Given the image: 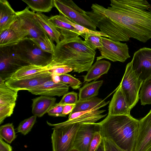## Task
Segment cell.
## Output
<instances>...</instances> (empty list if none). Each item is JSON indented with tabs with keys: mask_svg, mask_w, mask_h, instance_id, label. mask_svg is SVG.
<instances>
[{
	"mask_svg": "<svg viewBox=\"0 0 151 151\" xmlns=\"http://www.w3.org/2000/svg\"><path fill=\"white\" fill-rule=\"evenodd\" d=\"M28 65L16 54L13 46L0 47V77L6 81L18 69Z\"/></svg>",
	"mask_w": 151,
	"mask_h": 151,
	"instance_id": "9",
	"label": "cell"
},
{
	"mask_svg": "<svg viewBox=\"0 0 151 151\" xmlns=\"http://www.w3.org/2000/svg\"><path fill=\"white\" fill-rule=\"evenodd\" d=\"M139 98L142 105L151 104V76L143 82Z\"/></svg>",
	"mask_w": 151,
	"mask_h": 151,
	"instance_id": "30",
	"label": "cell"
},
{
	"mask_svg": "<svg viewBox=\"0 0 151 151\" xmlns=\"http://www.w3.org/2000/svg\"><path fill=\"white\" fill-rule=\"evenodd\" d=\"M106 9L93 4L88 15L95 25L114 41L130 38L145 43L151 38V11L131 6L124 0H111Z\"/></svg>",
	"mask_w": 151,
	"mask_h": 151,
	"instance_id": "1",
	"label": "cell"
},
{
	"mask_svg": "<svg viewBox=\"0 0 151 151\" xmlns=\"http://www.w3.org/2000/svg\"><path fill=\"white\" fill-rule=\"evenodd\" d=\"M76 104H65L63 109V113L65 115L70 114L73 110Z\"/></svg>",
	"mask_w": 151,
	"mask_h": 151,
	"instance_id": "42",
	"label": "cell"
},
{
	"mask_svg": "<svg viewBox=\"0 0 151 151\" xmlns=\"http://www.w3.org/2000/svg\"><path fill=\"white\" fill-rule=\"evenodd\" d=\"M143 82L133 70L131 62L129 63L126 66L119 84L126 101L132 109L139 101V91Z\"/></svg>",
	"mask_w": 151,
	"mask_h": 151,
	"instance_id": "7",
	"label": "cell"
},
{
	"mask_svg": "<svg viewBox=\"0 0 151 151\" xmlns=\"http://www.w3.org/2000/svg\"><path fill=\"white\" fill-rule=\"evenodd\" d=\"M103 46L99 50L101 55L96 60L106 59L113 62H124L130 57L127 44L102 37Z\"/></svg>",
	"mask_w": 151,
	"mask_h": 151,
	"instance_id": "8",
	"label": "cell"
},
{
	"mask_svg": "<svg viewBox=\"0 0 151 151\" xmlns=\"http://www.w3.org/2000/svg\"><path fill=\"white\" fill-rule=\"evenodd\" d=\"M18 18L28 33L27 37L42 39L48 36L37 21L35 12L30 11L28 7L24 10L16 12Z\"/></svg>",
	"mask_w": 151,
	"mask_h": 151,
	"instance_id": "13",
	"label": "cell"
},
{
	"mask_svg": "<svg viewBox=\"0 0 151 151\" xmlns=\"http://www.w3.org/2000/svg\"><path fill=\"white\" fill-rule=\"evenodd\" d=\"M96 54L79 36L63 38L56 44L53 60L71 67L74 72L88 71Z\"/></svg>",
	"mask_w": 151,
	"mask_h": 151,
	"instance_id": "2",
	"label": "cell"
},
{
	"mask_svg": "<svg viewBox=\"0 0 151 151\" xmlns=\"http://www.w3.org/2000/svg\"><path fill=\"white\" fill-rule=\"evenodd\" d=\"M60 33L63 38H72L83 34L77 30L69 22L68 19L65 16L59 14L52 16L49 19Z\"/></svg>",
	"mask_w": 151,
	"mask_h": 151,
	"instance_id": "18",
	"label": "cell"
},
{
	"mask_svg": "<svg viewBox=\"0 0 151 151\" xmlns=\"http://www.w3.org/2000/svg\"><path fill=\"white\" fill-rule=\"evenodd\" d=\"M103 83V80L93 81L85 84L79 88L78 101H82L96 97Z\"/></svg>",
	"mask_w": 151,
	"mask_h": 151,
	"instance_id": "26",
	"label": "cell"
},
{
	"mask_svg": "<svg viewBox=\"0 0 151 151\" xmlns=\"http://www.w3.org/2000/svg\"><path fill=\"white\" fill-rule=\"evenodd\" d=\"M0 151H12V147L0 137Z\"/></svg>",
	"mask_w": 151,
	"mask_h": 151,
	"instance_id": "41",
	"label": "cell"
},
{
	"mask_svg": "<svg viewBox=\"0 0 151 151\" xmlns=\"http://www.w3.org/2000/svg\"><path fill=\"white\" fill-rule=\"evenodd\" d=\"M103 137L105 151H124L116 146L110 139Z\"/></svg>",
	"mask_w": 151,
	"mask_h": 151,
	"instance_id": "40",
	"label": "cell"
},
{
	"mask_svg": "<svg viewBox=\"0 0 151 151\" xmlns=\"http://www.w3.org/2000/svg\"><path fill=\"white\" fill-rule=\"evenodd\" d=\"M139 121L131 115L108 114L99 123L103 137L110 139L124 151H133L137 134Z\"/></svg>",
	"mask_w": 151,
	"mask_h": 151,
	"instance_id": "3",
	"label": "cell"
},
{
	"mask_svg": "<svg viewBox=\"0 0 151 151\" xmlns=\"http://www.w3.org/2000/svg\"><path fill=\"white\" fill-rule=\"evenodd\" d=\"M70 151H80L76 149L75 148H73L72 149H71Z\"/></svg>",
	"mask_w": 151,
	"mask_h": 151,
	"instance_id": "44",
	"label": "cell"
},
{
	"mask_svg": "<svg viewBox=\"0 0 151 151\" xmlns=\"http://www.w3.org/2000/svg\"><path fill=\"white\" fill-rule=\"evenodd\" d=\"M102 138V136L100 132L95 133L90 143L89 151H95L101 142Z\"/></svg>",
	"mask_w": 151,
	"mask_h": 151,
	"instance_id": "39",
	"label": "cell"
},
{
	"mask_svg": "<svg viewBox=\"0 0 151 151\" xmlns=\"http://www.w3.org/2000/svg\"><path fill=\"white\" fill-rule=\"evenodd\" d=\"M31 39L42 51L53 55L55 53L56 45L49 36L42 39Z\"/></svg>",
	"mask_w": 151,
	"mask_h": 151,
	"instance_id": "32",
	"label": "cell"
},
{
	"mask_svg": "<svg viewBox=\"0 0 151 151\" xmlns=\"http://www.w3.org/2000/svg\"><path fill=\"white\" fill-rule=\"evenodd\" d=\"M109 102V101L106 102L104 100L97 97L84 101L78 100L75 108L70 114L78 112L88 111L95 108L100 109L106 106Z\"/></svg>",
	"mask_w": 151,
	"mask_h": 151,
	"instance_id": "25",
	"label": "cell"
},
{
	"mask_svg": "<svg viewBox=\"0 0 151 151\" xmlns=\"http://www.w3.org/2000/svg\"><path fill=\"white\" fill-rule=\"evenodd\" d=\"M28 35V32L17 17L8 27L0 32V47L14 46Z\"/></svg>",
	"mask_w": 151,
	"mask_h": 151,
	"instance_id": "12",
	"label": "cell"
},
{
	"mask_svg": "<svg viewBox=\"0 0 151 151\" xmlns=\"http://www.w3.org/2000/svg\"><path fill=\"white\" fill-rule=\"evenodd\" d=\"M73 70L71 67L67 65L55 62L53 67L49 71L53 77H55L67 74Z\"/></svg>",
	"mask_w": 151,
	"mask_h": 151,
	"instance_id": "35",
	"label": "cell"
},
{
	"mask_svg": "<svg viewBox=\"0 0 151 151\" xmlns=\"http://www.w3.org/2000/svg\"><path fill=\"white\" fill-rule=\"evenodd\" d=\"M111 65V63L108 61L96 60L87 71L86 74L83 76L84 82L96 81L102 75L108 73Z\"/></svg>",
	"mask_w": 151,
	"mask_h": 151,
	"instance_id": "23",
	"label": "cell"
},
{
	"mask_svg": "<svg viewBox=\"0 0 151 151\" xmlns=\"http://www.w3.org/2000/svg\"><path fill=\"white\" fill-rule=\"evenodd\" d=\"M58 77L60 81L68 85L73 89L76 90L79 88L82 83L78 79L69 74H64L60 75Z\"/></svg>",
	"mask_w": 151,
	"mask_h": 151,
	"instance_id": "34",
	"label": "cell"
},
{
	"mask_svg": "<svg viewBox=\"0 0 151 151\" xmlns=\"http://www.w3.org/2000/svg\"><path fill=\"white\" fill-rule=\"evenodd\" d=\"M95 151H105L104 143L103 137L101 142Z\"/></svg>",
	"mask_w": 151,
	"mask_h": 151,
	"instance_id": "43",
	"label": "cell"
},
{
	"mask_svg": "<svg viewBox=\"0 0 151 151\" xmlns=\"http://www.w3.org/2000/svg\"><path fill=\"white\" fill-rule=\"evenodd\" d=\"M100 131V125L99 123L81 124L75 136L73 148L80 151H89L93 137L95 133Z\"/></svg>",
	"mask_w": 151,
	"mask_h": 151,
	"instance_id": "14",
	"label": "cell"
},
{
	"mask_svg": "<svg viewBox=\"0 0 151 151\" xmlns=\"http://www.w3.org/2000/svg\"><path fill=\"white\" fill-rule=\"evenodd\" d=\"M69 86L60 81L55 82L53 79L47 81L28 91L33 94L48 96H60L68 93Z\"/></svg>",
	"mask_w": 151,
	"mask_h": 151,
	"instance_id": "16",
	"label": "cell"
},
{
	"mask_svg": "<svg viewBox=\"0 0 151 151\" xmlns=\"http://www.w3.org/2000/svg\"><path fill=\"white\" fill-rule=\"evenodd\" d=\"M101 36L108 37L106 34L98 31L95 33H86L82 37H84V41L86 45L92 49L95 50L96 49L99 50L103 46Z\"/></svg>",
	"mask_w": 151,
	"mask_h": 151,
	"instance_id": "29",
	"label": "cell"
},
{
	"mask_svg": "<svg viewBox=\"0 0 151 151\" xmlns=\"http://www.w3.org/2000/svg\"><path fill=\"white\" fill-rule=\"evenodd\" d=\"M54 6L60 13L70 21L90 30L97 31L96 27L85 11L72 0H54Z\"/></svg>",
	"mask_w": 151,
	"mask_h": 151,
	"instance_id": "5",
	"label": "cell"
},
{
	"mask_svg": "<svg viewBox=\"0 0 151 151\" xmlns=\"http://www.w3.org/2000/svg\"><path fill=\"white\" fill-rule=\"evenodd\" d=\"M16 137L13 123H7L0 127V137L8 143H11Z\"/></svg>",
	"mask_w": 151,
	"mask_h": 151,
	"instance_id": "31",
	"label": "cell"
},
{
	"mask_svg": "<svg viewBox=\"0 0 151 151\" xmlns=\"http://www.w3.org/2000/svg\"><path fill=\"white\" fill-rule=\"evenodd\" d=\"M132 109L126 101L119 84L109 103L108 114L129 116Z\"/></svg>",
	"mask_w": 151,
	"mask_h": 151,
	"instance_id": "17",
	"label": "cell"
},
{
	"mask_svg": "<svg viewBox=\"0 0 151 151\" xmlns=\"http://www.w3.org/2000/svg\"><path fill=\"white\" fill-rule=\"evenodd\" d=\"M16 12L6 0H0V32L8 27L16 19Z\"/></svg>",
	"mask_w": 151,
	"mask_h": 151,
	"instance_id": "21",
	"label": "cell"
},
{
	"mask_svg": "<svg viewBox=\"0 0 151 151\" xmlns=\"http://www.w3.org/2000/svg\"><path fill=\"white\" fill-rule=\"evenodd\" d=\"M78 101V93L72 91L64 94L59 103L65 105L76 104Z\"/></svg>",
	"mask_w": 151,
	"mask_h": 151,
	"instance_id": "37",
	"label": "cell"
},
{
	"mask_svg": "<svg viewBox=\"0 0 151 151\" xmlns=\"http://www.w3.org/2000/svg\"><path fill=\"white\" fill-rule=\"evenodd\" d=\"M35 17L37 22L52 41L57 44L63 38L55 25L49 20V17L40 12L36 13Z\"/></svg>",
	"mask_w": 151,
	"mask_h": 151,
	"instance_id": "22",
	"label": "cell"
},
{
	"mask_svg": "<svg viewBox=\"0 0 151 151\" xmlns=\"http://www.w3.org/2000/svg\"><path fill=\"white\" fill-rule=\"evenodd\" d=\"M18 92L9 87L5 83L0 84V106L16 104Z\"/></svg>",
	"mask_w": 151,
	"mask_h": 151,
	"instance_id": "28",
	"label": "cell"
},
{
	"mask_svg": "<svg viewBox=\"0 0 151 151\" xmlns=\"http://www.w3.org/2000/svg\"><path fill=\"white\" fill-rule=\"evenodd\" d=\"M56 98L41 95L32 99V112L37 117H40L47 113L55 104Z\"/></svg>",
	"mask_w": 151,
	"mask_h": 151,
	"instance_id": "20",
	"label": "cell"
},
{
	"mask_svg": "<svg viewBox=\"0 0 151 151\" xmlns=\"http://www.w3.org/2000/svg\"><path fill=\"white\" fill-rule=\"evenodd\" d=\"M32 11L37 12H47L55 7L54 0H22Z\"/></svg>",
	"mask_w": 151,
	"mask_h": 151,
	"instance_id": "27",
	"label": "cell"
},
{
	"mask_svg": "<svg viewBox=\"0 0 151 151\" xmlns=\"http://www.w3.org/2000/svg\"><path fill=\"white\" fill-rule=\"evenodd\" d=\"M53 80V77L49 70L19 78L9 79L5 83L11 89L18 91L29 90L47 81Z\"/></svg>",
	"mask_w": 151,
	"mask_h": 151,
	"instance_id": "10",
	"label": "cell"
},
{
	"mask_svg": "<svg viewBox=\"0 0 151 151\" xmlns=\"http://www.w3.org/2000/svg\"><path fill=\"white\" fill-rule=\"evenodd\" d=\"M133 151H151V110L139 121L137 134Z\"/></svg>",
	"mask_w": 151,
	"mask_h": 151,
	"instance_id": "15",
	"label": "cell"
},
{
	"mask_svg": "<svg viewBox=\"0 0 151 151\" xmlns=\"http://www.w3.org/2000/svg\"><path fill=\"white\" fill-rule=\"evenodd\" d=\"M16 104L0 106V124L13 114Z\"/></svg>",
	"mask_w": 151,
	"mask_h": 151,
	"instance_id": "36",
	"label": "cell"
},
{
	"mask_svg": "<svg viewBox=\"0 0 151 151\" xmlns=\"http://www.w3.org/2000/svg\"><path fill=\"white\" fill-rule=\"evenodd\" d=\"M131 62L133 70L143 81L151 76V48L139 49L134 53Z\"/></svg>",
	"mask_w": 151,
	"mask_h": 151,
	"instance_id": "11",
	"label": "cell"
},
{
	"mask_svg": "<svg viewBox=\"0 0 151 151\" xmlns=\"http://www.w3.org/2000/svg\"><path fill=\"white\" fill-rule=\"evenodd\" d=\"M55 63V61L52 60L50 64L45 66L33 65L23 66L14 73L9 79L19 78L49 70L52 68Z\"/></svg>",
	"mask_w": 151,
	"mask_h": 151,
	"instance_id": "24",
	"label": "cell"
},
{
	"mask_svg": "<svg viewBox=\"0 0 151 151\" xmlns=\"http://www.w3.org/2000/svg\"><path fill=\"white\" fill-rule=\"evenodd\" d=\"M79 123L54 127L51 139L53 151H70L73 144Z\"/></svg>",
	"mask_w": 151,
	"mask_h": 151,
	"instance_id": "6",
	"label": "cell"
},
{
	"mask_svg": "<svg viewBox=\"0 0 151 151\" xmlns=\"http://www.w3.org/2000/svg\"><path fill=\"white\" fill-rule=\"evenodd\" d=\"M37 116L33 115L22 121L19 124L17 131L24 135L28 133L36 122Z\"/></svg>",
	"mask_w": 151,
	"mask_h": 151,
	"instance_id": "33",
	"label": "cell"
},
{
	"mask_svg": "<svg viewBox=\"0 0 151 151\" xmlns=\"http://www.w3.org/2000/svg\"><path fill=\"white\" fill-rule=\"evenodd\" d=\"M65 105V104H60L59 103L55 104L47 112L48 115L54 116L66 117V116L63 113Z\"/></svg>",
	"mask_w": 151,
	"mask_h": 151,
	"instance_id": "38",
	"label": "cell"
},
{
	"mask_svg": "<svg viewBox=\"0 0 151 151\" xmlns=\"http://www.w3.org/2000/svg\"><path fill=\"white\" fill-rule=\"evenodd\" d=\"M13 47L18 56L27 65L45 66L53 60L52 55L42 51L28 37Z\"/></svg>",
	"mask_w": 151,
	"mask_h": 151,
	"instance_id": "4",
	"label": "cell"
},
{
	"mask_svg": "<svg viewBox=\"0 0 151 151\" xmlns=\"http://www.w3.org/2000/svg\"><path fill=\"white\" fill-rule=\"evenodd\" d=\"M99 108H95L88 111L81 116L70 120H67L64 122L56 124H52L47 121V124L51 126L57 127L77 123L82 124L85 123H93L105 117L106 114H102L106 111L104 110H99Z\"/></svg>",
	"mask_w": 151,
	"mask_h": 151,
	"instance_id": "19",
	"label": "cell"
}]
</instances>
